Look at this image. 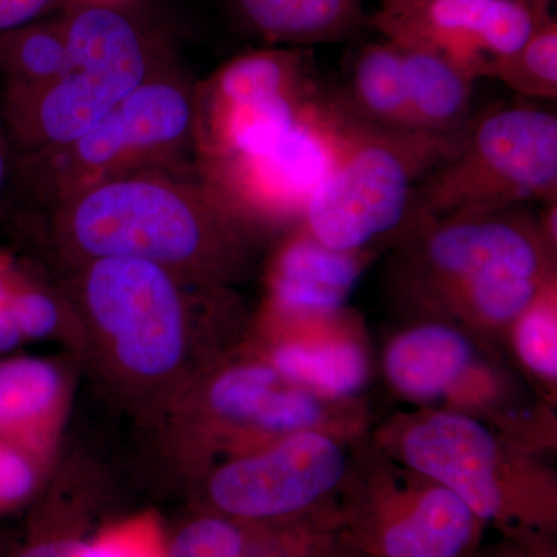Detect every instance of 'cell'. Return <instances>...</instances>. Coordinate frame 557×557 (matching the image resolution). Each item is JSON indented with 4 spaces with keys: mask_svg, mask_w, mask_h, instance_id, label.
I'll return each mask as SVG.
<instances>
[{
    "mask_svg": "<svg viewBox=\"0 0 557 557\" xmlns=\"http://www.w3.org/2000/svg\"><path fill=\"white\" fill-rule=\"evenodd\" d=\"M47 269L78 322L79 358L152 428L197 376L233 351L245 330V309L233 288L146 260Z\"/></svg>",
    "mask_w": 557,
    "mask_h": 557,
    "instance_id": "6da1fadb",
    "label": "cell"
},
{
    "mask_svg": "<svg viewBox=\"0 0 557 557\" xmlns=\"http://www.w3.org/2000/svg\"><path fill=\"white\" fill-rule=\"evenodd\" d=\"M0 228L50 269L137 259L225 287L247 277L269 237L197 166L124 175L44 214L2 220Z\"/></svg>",
    "mask_w": 557,
    "mask_h": 557,
    "instance_id": "7a4b0ae2",
    "label": "cell"
},
{
    "mask_svg": "<svg viewBox=\"0 0 557 557\" xmlns=\"http://www.w3.org/2000/svg\"><path fill=\"white\" fill-rule=\"evenodd\" d=\"M398 285L424 317L474 335L509 332L556 278V248L528 205L469 209L417 223L397 239Z\"/></svg>",
    "mask_w": 557,
    "mask_h": 557,
    "instance_id": "3957f363",
    "label": "cell"
},
{
    "mask_svg": "<svg viewBox=\"0 0 557 557\" xmlns=\"http://www.w3.org/2000/svg\"><path fill=\"white\" fill-rule=\"evenodd\" d=\"M194 123L196 86L172 65L79 137L14 157L0 222L135 172L196 168Z\"/></svg>",
    "mask_w": 557,
    "mask_h": 557,
    "instance_id": "277c9868",
    "label": "cell"
},
{
    "mask_svg": "<svg viewBox=\"0 0 557 557\" xmlns=\"http://www.w3.org/2000/svg\"><path fill=\"white\" fill-rule=\"evenodd\" d=\"M120 3L75 0L65 7V57L58 73L30 89L0 90L14 157L79 137L174 65Z\"/></svg>",
    "mask_w": 557,
    "mask_h": 557,
    "instance_id": "5b68a950",
    "label": "cell"
},
{
    "mask_svg": "<svg viewBox=\"0 0 557 557\" xmlns=\"http://www.w3.org/2000/svg\"><path fill=\"white\" fill-rule=\"evenodd\" d=\"M344 403L293 384L262 354L231 351L197 376L153 428L164 461L194 483L220 461L293 432L346 437Z\"/></svg>",
    "mask_w": 557,
    "mask_h": 557,
    "instance_id": "8992f818",
    "label": "cell"
},
{
    "mask_svg": "<svg viewBox=\"0 0 557 557\" xmlns=\"http://www.w3.org/2000/svg\"><path fill=\"white\" fill-rule=\"evenodd\" d=\"M375 448L395 463L448 487L483 525L536 534L555 520L556 483L530 446L460 409H421L388 420Z\"/></svg>",
    "mask_w": 557,
    "mask_h": 557,
    "instance_id": "52a82bcc",
    "label": "cell"
},
{
    "mask_svg": "<svg viewBox=\"0 0 557 557\" xmlns=\"http://www.w3.org/2000/svg\"><path fill=\"white\" fill-rule=\"evenodd\" d=\"M463 134L387 129L351 113L338 159L300 222L341 251H376L397 240L417 186L456 156Z\"/></svg>",
    "mask_w": 557,
    "mask_h": 557,
    "instance_id": "ba28073f",
    "label": "cell"
},
{
    "mask_svg": "<svg viewBox=\"0 0 557 557\" xmlns=\"http://www.w3.org/2000/svg\"><path fill=\"white\" fill-rule=\"evenodd\" d=\"M555 200L556 113L531 102L496 104L472 116L456 156L417 186L401 233L469 209Z\"/></svg>",
    "mask_w": 557,
    "mask_h": 557,
    "instance_id": "9c48e42d",
    "label": "cell"
},
{
    "mask_svg": "<svg viewBox=\"0 0 557 557\" xmlns=\"http://www.w3.org/2000/svg\"><path fill=\"white\" fill-rule=\"evenodd\" d=\"M321 95L311 49L269 47L226 62L196 86L197 168L265 148Z\"/></svg>",
    "mask_w": 557,
    "mask_h": 557,
    "instance_id": "30bf717a",
    "label": "cell"
},
{
    "mask_svg": "<svg viewBox=\"0 0 557 557\" xmlns=\"http://www.w3.org/2000/svg\"><path fill=\"white\" fill-rule=\"evenodd\" d=\"M355 465L344 435L293 432L205 472L194 482L197 509L263 525L306 522L347 486Z\"/></svg>",
    "mask_w": 557,
    "mask_h": 557,
    "instance_id": "8fae6325",
    "label": "cell"
},
{
    "mask_svg": "<svg viewBox=\"0 0 557 557\" xmlns=\"http://www.w3.org/2000/svg\"><path fill=\"white\" fill-rule=\"evenodd\" d=\"M350 120L338 95L322 91L306 115L269 146L200 174L267 236L282 234L302 220L338 159Z\"/></svg>",
    "mask_w": 557,
    "mask_h": 557,
    "instance_id": "7c38bea8",
    "label": "cell"
},
{
    "mask_svg": "<svg viewBox=\"0 0 557 557\" xmlns=\"http://www.w3.org/2000/svg\"><path fill=\"white\" fill-rule=\"evenodd\" d=\"M362 478L348 515L347 542L372 557H468L483 523L461 498L384 456Z\"/></svg>",
    "mask_w": 557,
    "mask_h": 557,
    "instance_id": "4fadbf2b",
    "label": "cell"
},
{
    "mask_svg": "<svg viewBox=\"0 0 557 557\" xmlns=\"http://www.w3.org/2000/svg\"><path fill=\"white\" fill-rule=\"evenodd\" d=\"M552 16V7L519 0H408L381 3L369 27L399 46L438 54L479 81L493 78Z\"/></svg>",
    "mask_w": 557,
    "mask_h": 557,
    "instance_id": "5bb4252c",
    "label": "cell"
},
{
    "mask_svg": "<svg viewBox=\"0 0 557 557\" xmlns=\"http://www.w3.org/2000/svg\"><path fill=\"white\" fill-rule=\"evenodd\" d=\"M388 384L417 403L449 401L471 412L496 401V376L480 355L478 335L448 319L424 317L388 341L383 357Z\"/></svg>",
    "mask_w": 557,
    "mask_h": 557,
    "instance_id": "9a60e30c",
    "label": "cell"
},
{
    "mask_svg": "<svg viewBox=\"0 0 557 557\" xmlns=\"http://www.w3.org/2000/svg\"><path fill=\"white\" fill-rule=\"evenodd\" d=\"M375 252L330 248L302 222L289 226L282 233L267 269L269 299L262 321H309L343 313Z\"/></svg>",
    "mask_w": 557,
    "mask_h": 557,
    "instance_id": "2e32d148",
    "label": "cell"
},
{
    "mask_svg": "<svg viewBox=\"0 0 557 557\" xmlns=\"http://www.w3.org/2000/svg\"><path fill=\"white\" fill-rule=\"evenodd\" d=\"M65 362L42 357H0V438L53 460L72 401Z\"/></svg>",
    "mask_w": 557,
    "mask_h": 557,
    "instance_id": "e0dca14e",
    "label": "cell"
},
{
    "mask_svg": "<svg viewBox=\"0 0 557 557\" xmlns=\"http://www.w3.org/2000/svg\"><path fill=\"white\" fill-rule=\"evenodd\" d=\"M32 505L24 539L5 557H81L102 505V480L84 463L54 469Z\"/></svg>",
    "mask_w": 557,
    "mask_h": 557,
    "instance_id": "ac0fdd59",
    "label": "cell"
},
{
    "mask_svg": "<svg viewBox=\"0 0 557 557\" xmlns=\"http://www.w3.org/2000/svg\"><path fill=\"white\" fill-rule=\"evenodd\" d=\"M240 24L271 46L348 42L368 30L362 0H233Z\"/></svg>",
    "mask_w": 557,
    "mask_h": 557,
    "instance_id": "d6986e66",
    "label": "cell"
},
{
    "mask_svg": "<svg viewBox=\"0 0 557 557\" xmlns=\"http://www.w3.org/2000/svg\"><path fill=\"white\" fill-rule=\"evenodd\" d=\"M265 346L263 357L284 379L321 397L347 401L368 384V355L354 336L273 333Z\"/></svg>",
    "mask_w": 557,
    "mask_h": 557,
    "instance_id": "ffe728a7",
    "label": "cell"
},
{
    "mask_svg": "<svg viewBox=\"0 0 557 557\" xmlns=\"http://www.w3.org/2000/svg\"><path fill=\"white\" fill-rule=\"evenodd\" d=\"M406 89L416 129L458 134L472 120L478 81L469 78L445 58L417 47L399 46Z\"/></svg>",
    "mask_w": 557,
    "mask_h": 557,
    "instance_id": "44dd1931",
    "label": "cell"
},
{
    "mask_svg": "<svg viewBox=\"0 0 557 557\" xmlns=\"http://www.w3.org/2000/svg\"><path fill=\"white\" fill-rule=\"evenodd\" d=\"M338 97L366 123L387 129L417 131L409 108L401 50L392 40L366 44L358 50L347 89Z\"/></svg>",
    "mask_w": 557,
    "mask_h": 557,
    "instance_id": "7402d4cb",
    "label": "cell"
},
{
    "mask_svg": "<svg viewBox=\"0 0 557 557\" xmlns=\"http://www.w3.org/2000/svg\"><path fill=\"white\" fill-rule=\"evenodd\" d=\"M64 57L62 11L0 33V90L30 89L46 83L61 69Z\"/></svg>",
    "mask_w": 557,
    "mask_h": 557,
    "instance_id": "603a6c76",
    "label": "cell"
},
{
    "mask_svg": "<svg viewBox=\"0 0 557 557\" xmlns=\"http://www.w3.org/2000/svg\"><path fill=\"white\" fill-rule=\"evenodd\" d=\"M267 527L197 509L163 541L161 557H240Z\"/></svg>",
    "mask_w": 557,
    "mask_h": 557,
    "instance_id": "cb8c5ba5",
    "label": "cell"
},
{
    "mask_svg": "<svg viewBox=\"0 0 557 557\" xmlns=\"http://www.w3.org/2000/svg\"><path fill=\"white\" fill-rule=\"evenodd\" d=\"M507 89L527 100L557 98V22L548 17L516 53L494 72Z\"/></svg>",
    "mask_w": 557,
    "mask_h": 557,
    "instance_id": "d4e9b609",
    "label": "cell"
},
{
    "mask_svg": "<svg viewBox=\"0 0 557 557\" xmlns=\"http://www.w3.org/2000/svg\"><path fill=\"white\" fill-rule=\"evenodd\" d=\"M516 355L542 383L557 380V284L548 282L509 329Z\"/></svg>",
    "mask_w": 557,
    "mask_h": 557,
    "instance_id": "484cf974",
    "label": "cell"
},
{
    "mask_svg": "<svg viewBox=\"0 0 557 557\" xmlns=\"http://www.w3.org/2000/svg\"><path fill=\"white\" fill-rule=\"evenodd\" d=\"M51 461L0 438V516L30 508L49 483Z\"/></svg>",
    "mask_w": 557,
    "mask_h": 557,
    "instance_id": "4316f807",
    "label": "cell"
},
{
    "mask_svg": "<svg viewBox=\"0 0 557 557\" xmlns=\"http://www.w3.org/2000/svg\"><path fill=\"white\" fill-rule=\"evenodd\" d=\"M81 557H161V548L138 530H113L91 537Z\"/></svg>",
    "mask_w": 557,
    "mask_h": 557,
    "instance_id": "83f0119b",
    "label": "cell"
},
{
    "mask_svg": "<svg viewBox=\"0 0 557 557\" xmlns=\"http://www.w3.org/2000/svg\"><path fill=\"white\" fill-rule=\"evenodd\" d=\"M61 0H0V33L16 30L50 16Z\"/></svg>",
    "mask_w": 557,
    "mask_h": 557,
    "instance_id": "f1b7e54d",
    "label": "cell"
},
{
    "mask_svg": "<svg viewBox=\"0 0 557 557\" xmlns=\"http://www.w3.org/2000/svg\"><path fill=\"white\" fill-rule=\"evenodd\" d=\"M14 152L11 149L5 123H3L2 106H0V208L9 190L11 170H13Z\"/></svg>",
    "mask_w": 557,
    "mask_h": 557,
    "instance_id": "f546056e",
    "label": "cell"
},
{
    "mask_svg": "<svg viewBox=\"0 0 557 557\" xmlns=\"http://www.w3.org/2000/svg\"><path fill=\"white\" fill-rule=\"evenodd\" d=\"M542 548H544V544L539 534H523L515 547H509L507 553H502L496 557H555L552 556L549 549Z\"/></svg>",
    "mask_w": 557,
    "mask_h": 557,
    "instance_id": "4dcf8cb0",
    "label": "cell"
},
{
    "mask_svg": "<svg viewBox=\"0 0 557 557\" xmlns=\"http://www.w3.org/2000/svg\"><path fill=\"white\" fill-rule=\"evenodd\" d=\"M327 545H330V542H329V544H325L324 547L319 549L317 557H329L327 556V549H329ZM343 548H344V553H343V556H341V557H372V556H369L368 553L362 552L361 548L355 547V545L350 544V542H343ZM333 557H339V556L335 555Z\"/></svg>",
    "mask_w": 557,
    "mask_h": 557,
    "instance_id": "1f68e13d",
    "label": "cell"
},
{
    "mask_svg": "<svg viewBox=\"0 0 557 557\" xmlns=\"http://www.w3.org/2000/svg\"><path fill=\"white\" fill-rule=\"evenodd\" d=\"M408 2V0H381V3ZM519 2L536 3V5L552 7L553 0H519Z\"/></svg>",
    "mask_w": 557,
    "mask_h": 557,
    "instance_id": "d6a6232c",
    "label": "cell"
},
{
    "mask_svg": "<svg viewBox=\"0 0 557 557\" xmlns=\"http://www.w3.org/2000/svg\"><path fill=\"white\" fill-rule=\"evenodd\" d=\"M97 2H123V0H97Z\"/></svg>",
    "mask_w": 557,
    "mask_h": 557,
    "instance_id": "836d02e7",
    "label": "cell"
},
{
    "mask_svg": "<svg viewBox=\"0 0 557 557\" xmlns=\"http://www.w3.org/2000/svg\"><path fill=\"white\" fill-rule=\"evenodd\" d=\"M0 552H2V545H0Z\"/></svg>",
    "mask_w": 557,
    "mask_h": 557,
    "instance_id": "e575fe53",
    "label": "cell"
}]
</instances>
